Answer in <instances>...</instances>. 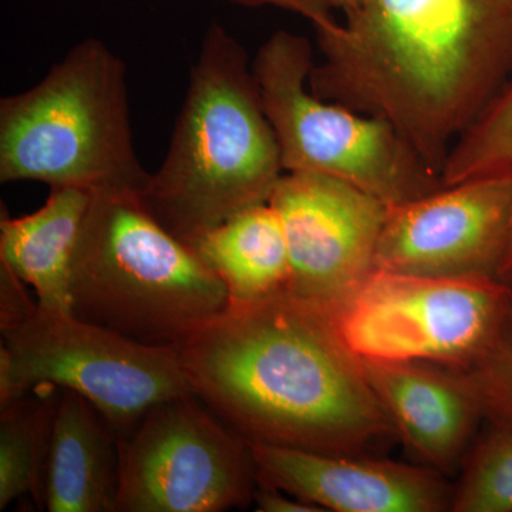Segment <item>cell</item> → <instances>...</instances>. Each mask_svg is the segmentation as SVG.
Returning a JSON list of instances; mask_svg holds the SVG:
<instances>
[{"label": "cell", "instance_id": "1", "mask_svg": "<svg viewBox=\"0 0 512 512\" xmlns=\"http://www.w3.org/2000/svg\"><path fill=\"white\" fill-rule=\"evenodd\" d=\"M175 348L195 396L248 443L379 456L396 437L359 357L289 292L229 303Z\"/></svg>", "mask_w": 512, "mask_h": 512}, {"label": "cell", "instance_id": "2", "mask_svg": "<svg viewBox=\"0 0 512 512\" xmlns=\"http://www.w3.org/2000/svg\"><path fill=\"white\" fill-rule=\"evenodd\" d=\"M315 32L312 92L389 121L441 175L512 77V0H359Z\"/></svg>", "mask_w": 512, "mask_h": 512}, {"label": "cell", "instance_id": "3", "mask_svg": "<svg viewBox=\"0 0 512 512\" xmlns=\"http://www.w3.org/2000/svg\"><path fill=\"white\" fill-rule=\"evenodd\" d=\"M285 174L247 50L211 23L192 64L167 156L141 192L185 244L266 204Z\"/></svg>", "mask_w": 512, "mask_h": 512}, {"label": "cell", "instance_id": "4", "mask_svg": "<svg viewBox=\"0 0 512 512\" xmlns=\"http://www.w3.org/2000/svg\"><path fill=\"white\" fill-rule=\"evenodd\" d=\"M70 293L77 318L157 346L180 345L229 305L224 282L127 188L92 191Z\"/></svg>", "mask_w": 512, "mask_h": 512}, {"label": "cell", "instance_id": "5", "mask_svg": "<svg viewBox=\"0 0 512 512\" xmlns=\"http://www.w3.org/2000/svg\"><path fill=\"white\" fill-rule=\"evenodd\" d=\"M126 64L103 40L73 46L35 86L0 100V183L143 192Z\"/></svg>", "mask_w": 512, "mask_h": 512}, {"label": "cell", "instance_id": "6", "mask_svg": "<svg viewBox=\"0 0 512 512\" xmlns=\"http://www.w3.org/2000/svg\"><path fill=\"white\" fill-rule=\"evenodd\" d=\"M0 406L39 386L79 393L124 439L157 404L194 394L175 346L147 345L30 302L0 274Z\"/></svg>", "mask_w": 512, "mask_h": 512}, {"label": "cell", "instance_id": "7", "mask_svg": "<svg viewBox=\"0 0 512 512\" xmlns=\"http://www.w3.org/2000/svg\"><path fill=\"white\" fill-rule=\"evenodd\" d=\"M315 63L311 42L288 30L272 33L252 60L285 173L336 178L387 207L444 187L443 175L389 121L316 96Z\"/></svg>", "mask_w": 512, "mask_h": 512}, {"label": "cell", "instance_id": "8", "mask_svg": "<svg viewBox=\"0 0 512 512\" xmlns=\"http://www.w3.org/2000/svg\"><path fill=\"white\" fill-rule=\"evenodd\" d=\"M510 293L493 275L440 278L375 269L322 312L359 359L467 370L494 342Z\"/></svg>", "mask_w": 512, "mask_h": 512}, {"label": "cell", "instance_id": "9", "mask_svg": "<svg viewBox=\"0 0 512 512\" xmlns=\"http://www.w3.org/2000/svg\"><path fill=\"white\" fill-rule=\"evenodd\" d=\"M256 484L248 441L195 394L157 404L119 440L117 512L247 508Z\"/></svg>", "mask_w": 512, "mask_h": 512}, {"label": "cell", "instance_id": "10", "mask_svg": "<svg viewBox=\"0 0 512 512\" xmlns=\"http://www.w3.org/2000/svg\"><path fill=\"white\" fill-rule=\"evenodd\" d=\"M269 204L288 244L286 292L329 311L375 271L384 202L355 185L312 173H285Z\"/></svg>", "mask_w": 512, "mask_h": 512}, {"label": "cell", "instance_id": "11", "mask_svg": "<svg viewBox=\"0 0 512 512\" xmlns=\"http://www.w3.org/2000/svg\"><path fill=\"white\" fill-rule=\"evenodd\" d=\"M512 220V178L444 185L389 207L375 269L419 276H497Z\"/></svg>", "mask_w": 512, "mask_h": 512}, {"label": "cell", "instance_id": "12", "mask_svg": "<svg viewBox=\"0 0 512 512\" xmlns=\"http://www.w3.org/2000/svg\"><path fill=\"white\" fill-rule=\"evenodd\" d=\"M258 483L335 512L450 511L453 488L426 466L249 443Z\"/></svg>", "mask_w": 512, "mask_h": 512}, {"label": "cell", "instance_id": "13", "mask_svg": "<svg viewBox=\"0 0 512 512\" xmlns=\"http://www.w3.org/2000/svg\"><path fill=\"white\" fill-rule=\"evenodd\" d=\"M360 363L396 437L423 466L443 476L463 468L484 420L466 373L426 362Z\"/></svg>", "mask_w": 512, "mask_h": 512}, {"label": "cell", "instance_id": "14", "mask_svg": "<svg viewBox=\"0 0 512 512\" xmlns=\"http://www.w3.org/2000/svg\"><path fill=\"white\" fill-rule=\"evenodd\" d=\"M119 437L79 393L62 390L57 403L45 480L50 512H117Z\"/></svg>", "mask_w": 512, "mask_h": 512}, {"label": "cell", "instance_id": "15", "mask_svg": "<svg viewBox=\"0 0 512 512\" xmlns=\"http://www.w3.org/2000/svg\"><path fill=\"white\" fill-rule=\"evenodd\" d=\"M90 198L84 188L52 187L32 214L12 218L2 210L0 265L32 286L37 305L47 311L72 313L73 255Z\"/></svg>", "mask_w": 512, "mask_h": 512}, {"label": "cell", "instance_id": "16", "mask_svg": "<svg viewBox=\"0 0 512 512\" xmlns=\"http://www.w3.org/2000/svg\"><path fill=\"white\" fill-rule=\"evenodd\" d=\"M187 245L227 286L229 303L259 301L288 288V244L269 202L232 215Z\"/></svg>", "mask_w": 512, "mask_h": 512}, {"label": "cell", "instance_id": "17", "mask_svg": "<svg viewBox=\"0 0 512 512\" xmlns=\"http://www.w3.org/2000/svg\"><path fill=\"white\" fill-rule=\"evenodd\" d=\"M60 392L39 386L0 406V510L32 498L45 508V480L50 433Z\"/></svg>", "mask_w": 512, "mask_h": 512}, {"label": "cell", "instance_id": "18", "mask_svg": "<svg viewBox=\"0 0 512 512\" xmlns=\"http://www.w3.org/2000/svg\"><path fill=\"white\" fill-rule=\"evenodd\" d=\"M512 178V77L480 119L458 138L443 168L446 185Z\"/></svg>", "mask_w": 512, "mask_h": 512}, {"label": "cell", "instance_id": "19", "mask_svg": "<svg viewBox=\"0 0 512 512\" xmlns=\"http://www.w3.org/2000/svg\"><path fill=\"white\" fill-rule=\"evenodd\" d=\"M461 470L450 511L512 512V430L491 427Z\"/></svg>", "mask_w": 512, "mask_h": 512}, {"label": "cell", "instance_id": "20", "mask_svg": "<svg viewBox=\"0 0 512 512\" xmlns=\"http://www.w3.org/2000/svg\"><path fill=\"white\" fill-rule=\"evenodd\" d=\"M466 373L488 426L512 430V286L503 322L490 348Z\"/></svg>", "mask_w": 512, "mask_h": 512}, {"label": "cell", "instance_id": "21", "mask_svg": "<svg viewBox=\"0 0 512 512\" xmlns=\"http://www.w3.org/2000/svg\"><path fill=\"white\" fill-rule=\"evenodd\" d=\"M245 6H272L295 13L312 23L313 29L325 28L336 22L335 9L326 0H228Z\"/></svg>", "mask_w": 512, "mask_h": 512}, {"label": "cell", "instance_id": "22", "mask_svg": "<svg viewBox=\"0 0 512 512\" xmlns=\"http://www.w3.org/2000/svg\"><path fill=\"white\" fill-rule=\"evenodd\" d=\"M254 501L259 512H322L315 505L299 500L284 490L262 483H258Z\"/></svg>", "mask_w": 512, "mask_h": 512}, {"label": "cell", "instance_id": "23", "mask_svg": "<svg viewBox=\"0 0 512 512\" xmlns=\"http://www.w3.org/2000/svg\"><path fill=\"white\" fill-rule=\"evenodd\" d=\"M497 278L512 286V220L504 255L501 258L500 266H498Z\"/></svg>", "mask_w": 512, "mask_h": 512}, {"label": "cell", "instance_id": "24", "mask_svg": "<svg viewBox=\"0 0 512 512\" xmlns=\"http://www.w3.org/2000/svg\"><path fill=\"white\" fill-rule=\"evenodd\" d=\"M333 9L339 10L343 13V16L353 12L359 5V0H326Z\"/></svg>", "mask_w": 512, "mask_h": 512}]
</instances>
